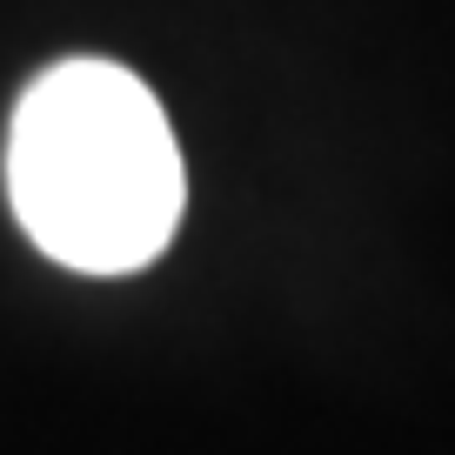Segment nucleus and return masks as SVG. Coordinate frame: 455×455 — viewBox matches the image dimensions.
Masks as SVG:
<instances>
[{
  "mask_svg": "<svg viewBox=\"0 0 455 455\" xmlns=\"http://www.w3.org/2000/svg\"><path fill=\"white\" fill-rule=\"evenodd\" d=\"M181 148L148 81L114 60H60L28 81L7 128V201L47 261L134 275L174 242Z\"/></svg>",
  "mask_w": 455,
  "mask_h": 455,
  "instance_id": "obj_1",
  "label": "nucleus"
}]
</instances>
